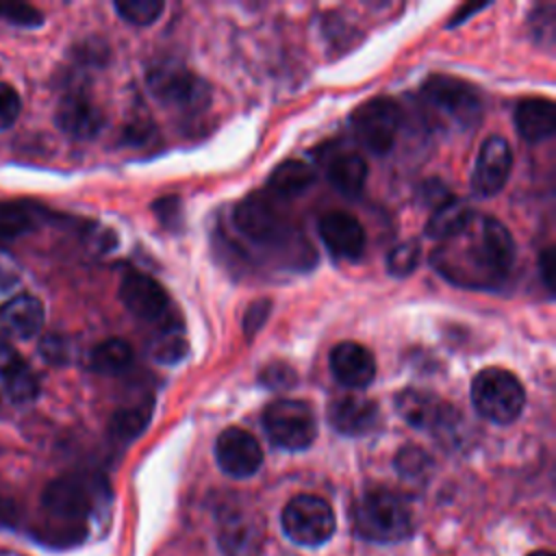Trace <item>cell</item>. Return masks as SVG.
I'll return each instance as SVG.
<instances>
[{
  "label": "cell",
  "instance_id": "6da1fadb",
  "mask_svg": "<svg viewBox=\"0 0 556 556\" xmlns=\"http://www.w3.org/2000/svg\"><path fill=\"white\" fill-rule=\"evenodd\" d=\"M430 261L452 285L495 289L513 269L515 241L500 219L473 211L456 235L439 243Z\"/></svg>",
  "mask_w": 556,
  "mask_h": 556
},
{
  "label": "cell",
  "instance_id": "7a4b0ae2",
  "mask_svg": "<svg viewBox=\"0 0 556 556\" xmlns=\"http://www.w3.org/2000/svg\"><path fill=\"white\" fill-rule=\"evenodd\" d=\"M100 493L102 489L96 480L85 476H63L52 480L41 495L48 519L37 528V541L52 547L83 543L87 536V519L93 513Z\"/></svg>",
  "mask_w": 556,
  "mask_h": 556
},
{
  "label": "cell",
  "instance_id": "3957f363",
  "mask_svg": "<svg viewBox=\"0 0 556 556\" xmlns=\"http://www.w3.org/2000/svg\"><path fill=\"white\" fill-rule=\"evenodd\" d=\"M354 532L371 543H397L413 532L408 504L389 489L365 491L352 508Z\"/></svg>",
  "mask_w": 556,
  "mask_h": 556
},
{
  "label": "cell",
  "instance_id": "277c9868",
  "mask_svg": "<svg viewBox=\"0 0 556 556\" xmlns=\"http://www.w3.org/2000/svg\"><path fill=\"white\" fill-rule=\"evenodd\" d=\"M232 222L237 230L254 245L285 252L291 250L293 243H306L304 239L295 241V230L287 222L285 213L276 206L274 198L267 193H250L243 198L232 213Z\"/></svg>",
  "mask_w": 556,
  "mask_h": 556
},
{
  "label": "cell",
  "instance_id": "5b68a950",
  "mask_svg": "<svg viewBox=\"0 0 556 556\" xmlns=\"http://www.w3.org/2000/svg\"><path fill=\"white\" fill-rule=\"evenodd\" d=\"M476 410L493 424L515 421L526 404V391L515 374L502 367L482 369L471 384Z\"/></svg>",
  "mask_w": 556,
  "mask_h": 556
},
{
  "label": "cell",
  "instance_id": "8992f818",
  "mask_svg": "<svg viewBox=\"0 0 556 556\" xmlns=\"http://www.w3.org/2000/svg\"><path fill=\"white\" fill-rule=\"evenodd\" d=\"M263 428L276 447L298 452L306 450L317 437L313 408L302 400H274L263 410Z\"/></svg>",
  "mask_w": 556,
  "mask_h": 556
},
{
  "label": "cell",
  "instance_id": "52a82bcc",
  "mask_svg": "<svg viewBox=\"0 0 556 556\" xmlns=\"http://www.w3.org/2000/svg\"><path fill=\"white\" fill-rule=\"evenodd\" d=\"M148 89L161 104L189 113H198L211 102V89L206 80L178 63L154 65L148 72Z\"/></svg>",
  "mask_w": 556,
  "mask_h": 556
},
{
  "label": "cell",
  "instance_id": "ba28073f",
  "mask_svg": "<svg viewBox=\"0 0 556 556\" xmlns=\"http://www.w3.org/2000/svg\"><path fill=\"white\" fill-rule=\"evenodd\" d=\"M280 521L285 534L304 547L321 545L334 532V513L330 504L319 495H295L282 508Z\"/></svg>",
  "mask_w": 556,
  "mask_h": 556
},
{
  "label": "cell",
  "instance_id": "9c48e42d",
  "mask_svg": "<svg viewBox=\"0 0 556 556\" xmlns=\"http://www.w3.org/2000/svg\"><path fill=\"white\" fill-rule=\"evenodd\" d=\"M421 93L430 106L441 111L447 119H452L460 128H469L478 124L482 115V96L471 85L456 76L447 74H434L430 76Z\"/></svg>",
  "mask_w": 556,
  "mask_h": 556
},
{
  "label": "cell",
  "instance_id": "30bf717a",
  "mask_svg": "<svg viewBox=\"0 0 556 556\" xmlns=\"http://www.w3.org/2000/svg\"><path fill=\"white\" fill-rule=\"evenodd\" d=\"M350 126L358 146L376 156H382L395 143L400 109L391 98H371L352 111Z\"/></svg>",
  "mask_w": 556,
  "mask_h": 556
},
{
  "label": "cell",
  "instance_id": "8fae6325",
  "mask_svg": "<svg viewBox=\"0 0 556 556\" xmlns=\"http://www.w3.org/2000/svg\"><path fill=\"white\" fill-rule=\"evenodd\" d=\"M395 408L413 428L428 432H447L458 421L454 406L419 389H404L397 393Z\"/></svg>",
  "mask_w": 556,
  "mask_h": 556
},
{
  "label": "cell",
  "instance_id": "7c38bea8",
  "mask_svg": "<svg viewBox=\"0 0 556 556\" xmlns=\"http://www.w3.org/2000/svg\"><path fill=\"white\" fill-rule=\"evenodd\" d=\"M513 169V152L504 137L491 135L480 146L473 174H471V187L473 193L480 198H491L497 191L504 189L508 176Z\"/></svg>",
  "mask_w": 556,
  "mask_h": 556
},
{
  "label": "cell",
  "instance_id": "4fadbf2b",
  "mask_svg": "<svg viewBox=\"0 0 556 556\" xmlns=\"http://www.w3.org/2000/svg\"><path fill=\"white\" fill-rule=\"evenodd\" d=\"M215 458L224 473L232 478H248L258 471L263 463V450L254 434L232 426L217 437Z\"/></svg>",
  "mask_w": 556,
  "mask_h": 556
},
{
  "label": "cell",
  "instance_id": "5bb4252c",
  "mask_svg": "<svg viewBox=\"0 0 556 556\" xmlns=\"http://www.w3.org/2000/svg\"><path fill=\"white\" fill-rule=\"evenodd\" d=\"M119 298L124 306L143 321H159L169 306L165 289L148 274L128 269L119 282Z\"/></svg>",
  "mask_w": 556,
  "mask_h": 556
},
{
  "label": "cell",
  "instance_id": "9a60e30c",
  "mask_svg": "<svg viewBox=\"0 0 556 556\" xmlns=\"http://www.w3.org/2000/svg\"><path fill=\"white\" fill-rule=\"evenodd\" d=\"M319 237L337 258L356 261L365 252V230L361 222L345 211H330L321 215Z\"/></svg>",
  "mask_w": 556,
  "mask_h": 556
},
{
  "label": "cell",
  "instance_id": "2e32d148",
  "mask_svg": "<svg viewBox=\"0 0 556 556\" xmlns=\"http://www.w3.org/2000/svg\"><path fill=\"white\" fill-rule=\"evenodd\" d=\"M330 371L341 384L365 389L376 376V358L365 345L356 341H343L337 343L330 352Z\"/></svg>",
  "mask_w": 556,
  "mask_h": 556
},
{
  "label": "cell",
  "instance_id": "e0dca14e",
  "mask_svg": "<svg viewBox=\"0 0 556 556\" xmlns=\"http://www.w3.org/2000/svg\"><path fill=\"white\" fill-rule=\"evenodd\" d=\"M328 421L345 437H361L380 424V410L378 404L367 397L343 395L328 404Z\"/></svg>",
  "mask_w": 556,
  "mask_h": 556
},
{
  "label": "cell",
  "instance_id": "ac0fdd59",
  "mask_svg": "<svg viewBox=\"0 0 556 556\" xmlns=\"http://www.w3.org/2000/svg\"><path fill=\"white\" fill-rule=\"evenodd\" d=\"M56 124L65 135L74 139H91L102 130L104 115L89 98L72 93L59 102Z\"/></svg>",
  "mask_w": 556,
  "mask_h": 556
},
{
  "label": "cell",
  "instance_id": "d6986e66",
  "mask_svg": "<svg viewBox=\"0 0 556 556\" xmlns=\"http://www.w3.org/2000/svg\"><path fill=\"white\" fill-rule=\"evenodd\" d=\"M43 326V304L35 295H17L0 306V337L30 339Z\"/></svg>",
  "mask_w": 556,
  "mask_h": 556
},
{
  "label": "cell",
  "instance_id": "ffe728a7",
  "mask_svg": "<svg viewBox=\"0 0 556 556\" xmlns=\"http://www.w3.org/2000/svg\"><path fill=\"white\" fill-rule=\"evenodd\" d=\"M515 126L517 132L530 141L549 139L556 130V113L554 104L547 98H526L515 109Z\"/></svg>",
  "mask_w": 556,
  "mask_h": 556
},
{
  "label": "cell",
  "instance_id": "44dd1931",
  "mask_svg": "<svg viewBox=\"0 0 556 556\" xmlns=\"http://www.w3.org/2000/svg\"><path fill=\"white\" fill-rule=\"evenodd\" d=\"M324 172L330 185L343 195H358L367 180V163L356 152H332L324 156Z\"/></svg>",
  "mask_w": 556,
  "mask_h": 556
},
{
  "label": "cell",
  "instance_id": "7402d4cb",
  "mask_svg": "<svg viewBox=\"0 0 556 556\" xmlns=\"http://www.w3.org/2000/svg\"><path fill=\"white\" fill-rule=\"evenodd\" d=\"M219 545L228 556H256L261 545V528L245 515L226 517L219 530Z\"/></svg>",
  "mask_w": 556,
  "mask_h": 556
},
{
  "label": "cell",
  "instance_id": "603a6c76",
  "mask_svg": "<svg viewBox=\"0 0 556 556\" xmlns=\"http://www.w3.org/2000/svg\"><path fill=\"white\" fill-rule=\"evenodd\" d=\"M313 180H315V172L308 163L298 159H287L269 174L267 187L274 198H295L304 193L313 185Z\"/></svg>",
  "mask_w": 556,
  "mask_h": 556
},
{
  "label": "cell",
  "instance_id": "cb8c5ba5",
  "mask_svg": "<svg viewBox=\"0 0 556 556\" xmlns=\"http://www.w3.org/2000/svg\"><path fill=\"white\" fill-rule=\"evenodd\" d=\"M471 213L473 211L463 200L450 198L447 202H443L441 206H437L432 211V215H430V219L426 224V235L430 239L443 241V239L456 235L467 224Z\"/></svg>",
  "mask_w": 556,
  "mask_h": 556
},
{
  "label": "cell",
  "instance_id": "d4e9b609",
  "mask_svg": "<svg viewBox=\"0 0 556 556\" xmlns=\"http://www.w3.org/2000/svg\"><path fill=\"white\" fill-rule=\"evenodd\" d=\"M152 410H154V400H152V395L143 397L141 402H137V404H132V406H124V408L115 410L113 417H111V424H109L111 434H113L117 441H132V439L139 437V434L146 430V426L150 424Z\"/></svg>",
  "mask_w": 556,
  "mask_h": 556
},
{
  "label": "cell",
  "instance_id": "484cf974",
  "mask_svg": "<svg viewBox=\"0 0 556 556\" xmlns=\"http://www.w3.org/2000/svg\"><path fill=\"white\" fill-rule=\"evenodd\" d=\"M132 363V348L124 339H106L91 350L89 365L98 374H122Z\"/></svg>",
  "mask_w": 556,
  "mask_h": 556
},
{
  "label": "cell",
  "instance_id": "4316f807",
  "mask_svg": "<svg viewBox=\"0 0 556 556\" xmlns=\"http://www.w3.org/2000/svg\"><path fill=\"white\" fill-rule=\"evenodd\" d=\"M2 380H4V391L17 404L30 402L39 393V380H37L35 371L24 361H20L9 371H4Z\"/></svg>",
  "mask_w": 556,
  "mask_h": 556
},
{
  "label": "cell",
  "instance_id": "83f0119b",
  "mask_svg": "<svg viewBox=\"0 0 556 556\" xmlns=\"http://www.w3.org/2000/svg\"><path fill=\"white\" fill-rule=\"evenodd\" d=\"M35 226L30 208L20 204H0V243H11Z\"/></svg>",
  "mask_w": 556,
  "mask_h": 556
},
{
  "label": "cell",
  "instance_id": "f1b7e54d",
  "mask_svg": "<svg viewBox=\"0 0 556 556\" xmlns=\"http://www.w3.org/2000/svg\"><path fill=\"white\" fill-rule=\"evenodd\" d=\"M430 467H432L430 456L415 445L402 447L395 456V469L406 480H424L430 473Z\"/></svg>",
  "mask_w": 556,
  "mask_h": 556
},
{
  "label": "cell",
  "instance_id": "f546056e",
  "mask_svg": "<svg viewBox=\"0 0 556 556\" xmlns=\"http://www.w3.org/2000/svg\"><path fill=\"white\" fill-rule=\"evenodd\" d=\"M165 4L161 0H124L115 2V11L135 26H148L152 24L161 13Z\"/></svg>",
  "mask_w": 556,
  "mask_h": 556
},
{
  "label": "cell",
  "instance_id": "4dcf8cb0",
  "mask_svg": "<svg viewBox=\"0 0 556 556\" xmlns=\"http://www.w3.org/2000/svg\"><path fill=\"white\" fill-rule=\"evenodd\" d=\"M417 263H419V243L417 241H402L389 252L387 271L391 276L404 278L417 267Z\"/></svg>",
  "mask_w": 556,
  "mask_h": 556
},
{
  "label": "cell",
  "instance_id": "1f68e13d",
  "mask_svg": "<svg viewBox=\"0 0 556 556\" xmlns=\"http://www.w3.org/2000/svg\"><path fill=\"white\" fill-rule=\"evenodd\" d=\"M298 380V374L293 367H289L287 363H269L261 369L258 374V382L265 387V389H271V391H285V389H291Z\"/></svg>",
  "mask_w": 556,
  "mask_h": 556
},
{
  "label": "cell",
  "instance_id": "d6a6232c",
  "mask_svg": "<svg viewBox=\"0 0 556 556\" xmlns=\"http://www.w3.org/2000/svg\"><path fill=\"white\" fill-rule=\"evenodd\" d=\"M532 35L536 37L539 43H545L547 48H552L554 43V33H556V15H554V4H543L539 7L532 17Z\"/></svg>",
  "mask_w": 556,
  "mask_h": 556
},
{
  "label": "cell",
  "instance_id": "836d02e7",
  "mask_svg": "<svg viewBox=\"0 0 556 556\" xmlns=\"http://www.w3.org/2000/svg\"><path fill=\"white\" fill-rule=\"evenodd\" d=\"M269 313H271V300L261 298V300L252 302V304L245 308V313H243V321H241L243 334H245L248 339H252V337L265 326Z\"/></svg>",
  "mask_w": 556,
  "mask_h": 556
},
{
  "label": "cell",
  "instance_id": "e575fe53",
  "mask_svg": "<svg viewBox=\"0 0 556 556\" xmlns=\"http://www.w3.org/2000/svg\"><path fill=\"white\" fill-rule=\"evenodd\" d=\"M0 17L17 24V26H39L41 24V13L33 9L30 4L22 2H0Z\"/></svg>",
  "mask_w": 556,
  "mask_h": 556
},
{
  "label": "cell",
  "instance_id": "d590c367",
  "mask_svg": "<svg viewBox=\"0 0 556 556\" xmlns=\"http://www.w3.org/2000/svg\"><path fill=\"white\" fill-rule=\"evenodd\" d=\"M187 341L182 337H176V334H169L167 339H163L156 350L152 352V356L159 361V363H167V365H174L178 361H182L187 356Z\"/></svg>",
  "mask_w": 556,
  "mask_h": 556
},
{
  "label": "cell",
  "instance_id": "8d00e7d4",
  "mask_svg": "<svg viewBox=\"0 0 556 556\" xmlns=\"http://www.w3.org/2000/svg\"><path fill=\"white\" fill-rule=\"evenodd\" d=\"M20 96L17 91L7 85V83H0V130L2 128H9L17 115H20Z\"/></svg>",
  "mask_w": 556,
  "mask_h": 556
},
{
  "label": "cell",
  "instance_id": "74e56055",
  "mask_svg": "<svg viewBox=\"0 0 556 556\" xmlns=\"http://www.w3.org/2000/svg\"><path fill=\"white\" fill-rule=\"evenodd\" d=\"M154 208V215L161 219V224L174 228V226H180V200L174 198V195H167V198H161L152 204Z\"/></svg>",
  "mask_w": 556,
  "mask_h": 556
},
{
  "label": "cell",
  "instance_id": "f35d334b",
  "mask_svg": "<svg viewBox=\"0 0 556 556\" xmlns=\"http://www.w3.org/2000/svg\"><path fill=\"white\" fill-rule=\"evenodd\" d=\"M539 267H541V276H543V282L549 291H554V250L552 248H545L539 256Z\"/></svg>",
  "mask_w": 556,
  "mask_h": 556
},
{
  "label": "cell",
  "instance_id": "ab89813d",
  "mask_svg": "<svg viewBox=\"0 0 556 556\" xmlns=\"http://www.w3.org/2000/svg\"><path fill=\"white\" fill-rule=\"evenodd\" d=\"M22 358L20 354L9 345V341L4 337H0V376L4 371H9L13 365H17Z\"/></svg>",
  "mask_w": 556,
  "mask_h": 556
},
{
  "label": "cell",
  "instance_id": "60d3db41",
  "mask_svg": "<svg viewBox=\"0 0 556 556\" xmlns=\"http://www.w3.org/2000/svg\"><path fill=\"white\" fill-rule=\"evenodd\" d=\"M0 523L2 526H15L17 523V508L13 506V502L0 500Z\"/></svg>",
  "mask_w": 556,
  "mask_h": 556
},
{
  "label": "cell",
  "instance_id": "b9f144b4",
  "mask_svg": "<svg viewBox=\"0 0 556 556\" xmlns=\"http://www.w3.org/2000/svg\"><path fill=\"white\" fill-rule=\"evenodd\" d=\"M480 9H484V4H471V7H469V4H465V7H463V13H456V15H454V20H452L450 24H458L460 20H465L467 15H471V13L480 11Z\"/></svg>",
  "mask_w": 556,
  "mask_h": 556
},
{
  "label": "cell",
  "instance_id": "7bdbcfd3",
  "mask_svg": "<svg viewBox=\"0 0 556 556\" xmlns=\"http://www.w3.org/2000/svg\"><path fill=\"white\" fill-rule=\"evenodd\" d=\"M528 556H554V554L547 552V549H539V552H532V554H528Z\"/></svg>",
  "mask_w": 556,
  "mask_h": 556
}]
</instances>
